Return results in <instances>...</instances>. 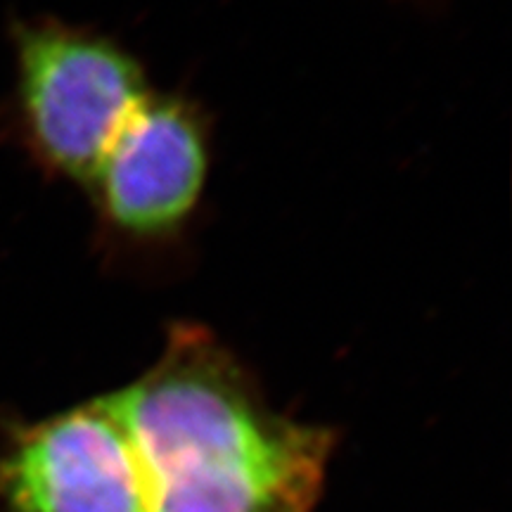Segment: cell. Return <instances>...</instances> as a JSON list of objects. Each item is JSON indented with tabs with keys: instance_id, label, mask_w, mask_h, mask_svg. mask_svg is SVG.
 <instances>
[{
	"instance_id": "cell-4",
	"label": "cell",
	"mask_w": 512,
	"mask_h": 512,
	"mask_svg": "<svg viewBox=\"0 0 512 512\" xmlns=\"http://www.w3.org/2000/svg\"><path fill=\"white\" fill-rule=\"evenodd\" d=\"M207 178V145L181 102L147 98L126 119L93 176L114 226L155 235L181 223Z\"/></svg>"
},
{
	"instance_id": "cell-1",
	"label": "cell",
	"mask_w": 512,
	"mask_h": 512,
	"mask_svg": "<svg viewBox=\"0 0 512 512\" xmlns=\"http://www.w3.org/2000/svg\"><path fill=\"white\" fill-rule=\"evenodd\" d=\"M107 401L143 512H316L332 432L271 411L204 332L176 330L155 366Z\"/></svg>"
},
{
	"instance_id": "cell-3",
	"label": "cell",
	"mask_w": 512,
	"mask_h": 512,
	"mask_svg": "<svg viewBox=\"0 0 512 512\" xmlns=\"http://www.w3.org/2000/svg\"><path fill=\"white\" fill-rule=\"evenodd\" d=\"M3 512H143L138 470L107 396L17 427L0 451Z\"/></svg>"
},
{
	"instance_id": "cell-2",
	"label": "cell",
	"mask_w": 512,
	"mask_h": 512,
	"mask_svg": "<svg viewBox=\"0 0 512 512\" xmlns=\"http://www.w3.org/2000/svg\"><path fill=\"white\" fill-rule=\"evenodd\" d=\"M19 112L38 157L91 183L126 119L147 98L136 62L105 38L60 24L17 38Z\"/></svg>"
}]
</instances>
